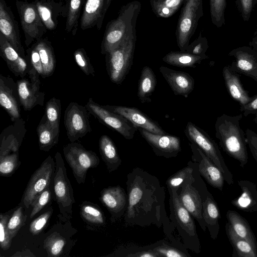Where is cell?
<instances>
[{
    "mask_svg": "<svg viewBox=\"0 0 257 257\" xmlns=\"http://www.w3.org/2000/svg\"><path fill=\"white\" fill-rule=\"evenodd\" d=\"M128 205L124 214L126 225L163 226L167 231L172 225L165 208V192L158 179L141 168H134L126 182Z\"/></svg>",
    "mask_w": 257,
    "mask_h": 257,
    "instance_id": "6da1fadb",
    "label": "cell"
},
{
    "mask_svg": "<svg viewBox=\"0 0 257 257\" xmlns=\"http://www.w3.org/2000/svg\"><path fill=\"white\" fill-rule=\"evenodd\" d=\"M242 114H222L215 124V137L220 147L228 156L238 161L242 168L248 162L245 133L240 126Z\"/></svg>",
    "mask_w": 257,
    "mask_h": 257,
    "instance_id": "7a4b0ae2",
    "label": "cell"
},
{
    "mask_svg": "<svg viewBox=\"0 0 257 257\" xmlns=\"http://www.w3.org/2000/svg\"><path fill=\"white\" fill-rule=\"evenodd\" d=\"M141 4L134 1L123 6L117 18L108 23L101 45V53L106 55L116 48L125 37L136 29Z\"/></svg>",
    "mask_w": 257,
    "mask_h": 257,
    "instance_id": "3957f363",
    "label": "cell"
},
{
    "mask_svg": "<svg viewBox=\"0 0 257 257\" xmlns=\"http://www.w3.org/2000/svg\"><path fill=\"white\" fill-rule=\"evenodd\" d=\"M27 130L21 117L6 127L0 136V174L8 177L20 166L19 149Z\"/></svg>",
    "mask_w": 257,
    "mask_h": 257,
    "instance_id": "277c9868",
    "label": "cell"
},
{
    "mask_svg": "<svg viewBox=\"0 0 257 257\" xmlns=\"http://www.w3.org/2000/svg\"><path fill=\"white\" fill-rule=\"evenodd\" d=\"M168 190L170 194V221L182 238L184 247L199 253L200 243L193 217L180 202L177 190Z\"/></svg>",
    "mask_w": 257,
    "mask_h": 257,
    "instance_id": "5b68a950",
    "label": "cell"
},
{
    "mask_svg": "<svg viewBox=\"0 0 257 257\" xmlns=\"http://www.w3.org/2000/svg\"><path fill=\"white\" fill-rule=\"evenodd\" d=\"M136 41L135 29L105 55L107 72L112 82L121 84L128 73L133 64Z\"/></svg>",
    "mask_w": 257,
    "mask_h": 257,
    "instance_id": "8992f818",
    "label": "cell"
},
{
    "mask_svg": "<svg viewBox=\"0 0 257 257\" xmlns=\"http://www.w3.org/2000/svg\"><path fill=\"white\" fill-rule=\"evenodd\" d=\"M55 158L56 165L53 178L54 199L58 205L60 218L66 221L72 218V207L75 201L61 154L57 152Z\"/></svg>",
    "mask_w": 257,
    "mask_h": 257,
    "instance_id": "52a82bcc",
    "label": "cell"
},
{
    "mask_svg": "<svg viewBox=\"0 0 257 257\" xmlns=\"http://www.w3.org/2000/svg\"><path fill=\"white\" fill-rule=\"evenodd\" d=\"M184 133L190 142L197 146L222 173L228 185L233 184V175L228 168L216 142L203 130L191 121H188Z\"/></svg>",
    "mask_w": 257,
    "mask_h": 257,
    "instance_id": "ba28073f",
    "label": "cell"
},
{
    "mask_svg": "<svg viewBox=\"0 0 257 257\" xmlns=\"http://www.w3.org/2000/svg\"><path fill=\"white\" fill-rule=\"evenodd\" d=\"M178 19L176 36L180 51H184L203 16V0H185Z\"/></svg>",
    "mask_w": 257,
    "mask_h": 257,
    "instance_id": "9c48e42d",
    "label": "cell"
},
{
    "mask_svg": "<svg viewBox=\"0 0 257 257\" xmlns=\"http://www.w3.org/2000/svg\"><path fill=\"white\" fill-rule=\"evenodd\" d=\"M65 160L78 184L84 183L89 169L98 166L100 160L95 153L86 150L81 144L71 142L63 148Z\"/></svg>",
    "mask_w": 257,
    "mask_h": 257,
    "instance_id": "30bf717a",
    "label": "cell"
},
{
    "mask_svg": "<svg viewBox=\"0 0 257 257\" xmlns=\"http://www.w3.org/2000/svg\"><path fill=\"white\" fill-rule=\"evenodd\" d=\"M16 6L24 32L27 47L35 40L41 39L46 32V28L42 22L35 3L17 0Z\"/></svg>",
    "mask_w": 257,
    "mask_h": 257,
    "instance_id": "8fae6325",
    "label": "cell"
},
{
    "mask_svg": "<svg viewBox=\"0 0 257 257\" xmlns=\"http://www.w3.org/2000/svg\"><path fill=\"white\" fill-rule=\"evenodd\" d=\"M55 162L49 156L31 176L24 192L22 206L28 209L35 198L50 186L55 170Z\"/></svg>",
    "mask_w": 257,
    "mask_h": 257,
    "instance_id": "7c38bea8",
    "label": "cell"
},
{
    "mask_svg": "<svg viewBox=\"0 0 257 257\" xmlns=\"http://www.w3.org/2000/svg\"><path fill=\"white\" fill-rule=\"evenodd\" d=\"M85 106L88 111L100 122L112 128L125 139L131 140L134 137L138 128L123 116L104 108L91 98Z\"/></svg>",
    "mask_w": 257,
    "mask_h": 257,
    "instance_id": "4fadbf2b",
    "label": "cell"
},
{
    "mask_svg": "<svg viewBox=\"0 0 257 257\" xmlns=\"http://www.w3.org/2000/svg\"><path fill=\"white\" fill-rule=\"evenodd\" d=\"M39 75L32 66L28 77L16 82L20 103L25 110H31L38 105H44L45 94L40 90Z\"/></svg>",
    "mask_w": 257,
    "mask_h": 257,
    "instance_id": "5bb4252c",
    "label": "cell"
},
{
    "mask_svg": "<svg viewBox=\"0 0 257 257\" xmlns=\"http://www.w3.org/2000/svg\"><path fill=\"white\" fill-rule=\"evenodd\" d=\"M64 123L69 140L74 142L91 131L86 106L70 102L65 111Z\"/></svg>",
    "mask_w": 257,
    "mask_h": 257,
    "instance_id": "9a60e30c",
    "label": "cell"
},
{
    "mask_svg": "<svg viewBox=\"0 0 257 257\" xmlns=\"http://www.w3.org/2000/svg\"><path fill=\"white\" fill-rule=\"evenodd\" d=\"M138 130L157 156L176 157L181 151L180 139L178 137L156 134L141 127Z\"/></svg>",
    "mask_w": 257,
    "mask_h": 257,
    "instance_id": "2e32d148",
    "label": "cell"
},
{
    "mask_svg": "<svg viewBox=\"0 0 257 257\" xmlns=\"http://www.w3.org/2000/svg\"><path fill=\"white\" fill-rule=\"evenodd\" d=\"M192 160L197 164L200 174L211 186L222 191L225 179L220 170L195 144L191 143Z\"/></svg>",
    "mask_w": 257,
    "mask_h": 257,
    "instance_id": "e0dca14e",
    "label": "cell"
},
{
    "mask_svg": "<svg viewBox=\"0 0 257 257\" xmlns=\"http://www.w3.org/2000/svg\"><path fill=\"white\" fill-rule=\"evenodd\" d=\"M194 180L193 174L178 190L177 193L181 203L197 220L202 229L206 231V227L202 216V199L199 191L192 185Z\"/></svg>",
    "mask_w": 257,
    "mask_h": 257,
    "instance_id": "ac0fdd59",
    "label": "cell"
},
{
    "mask_svg": "<svg viewBox=\"0 0 257 257\" xmlns=\"http://www.w3.org/2000/svg\"><path fill=\"white\" fill-rule=\"evenodd\" d=\"M0 32L17 52L26 59L18 22L5 0H0Z\"/></svg>",
    "mask_w": 257,
    "mask_h": 257,
    "instance_id": "d6986e66",
    "label": "cell"
},
{
    "mask_svg": "<svg viewBox=\"0 0 257 257\" xmlns=\"http://www.w3.org/2000/svg\"><path fill=\"white\" fill-rule=\"evenodd\" d=\"M100 200L109 212L112 222L120 218L125 213L128 205V196L120 186L104 188L100 193Z\"/></svg>",
    "mask_w": 257,
    "mask_h": 257,
    "instance_id": "ffe728a7",
    "label": "cell"
},
{
    "mask_svg": "<svg viewBox=\"0 0 257 257\" xmlns=\"http://www.w3.org/2000/svg\"><path fill=\"white\" fill-rule=\"evenodd\" d=\"M0 104L14 122L21 118L20 107L17 82L10 76L0 75Z\"/></svg>",
    "mask_w": 257,
    "mask_h": 257,
    "instance_id": "44dd1931",
    "label": "cell"
},
{
    "mask_svg": "<svg viewBox=\"0 0 257 257\" xmlns=\"http://www.w3.org/2000/svg\"><path fill=\"white\" fill-rule=\"evenodd\" d=\"M102 106L113 112L123 116L137 128L141 127L156 134H167L158 123L137 108L109 105Z\"/></svg>",
    "mask_w": 257,
    "mask_h": 257,
    "instance_id": "7402d4cb",
    "label": "cell"
},
{
    "mask_svg": "<svg viewBox=\"0 0 257 257\" xmlns=\"http://www.w3.org/2000/svg\"><path fill=\"white\" fill-rule=\"evenodd\" d=\"M0 54L16 76L24 78L27 76L32 66L29 59L22 57L1 32Z\"/></svg>",
    "mask_w": 257,
    "mask_h": 257,
    "instance_id": "603a6c76",
    "label": "cell"
},
{
    "mask_svg": "<svg viewBox=\"0 0 257 257\" xmlns=\"http://www.w3.org/2000/svg\"><path fill=\"white\" fill-rule=\"evenodd\" d=\"M234 60L229 65L239 74L250 78L257 65V51L250 46H242L232 50L228 53Z\"/></svg>",
    "mask_w": 257,
    "mask_h": 257,
    "instance_id": "cb8c5ba5",
    "label": "cell"
},
{
    "mask_svg": "<svg viewBox=\"0 0 257 257\" xmlns=\"http://www.w3.org/2000/svg\"><path fill=\"white\" fill-rule=\"evenodd\" d=\"M159 71L174 94L187 98L194 88L195 80L189 73L162 66Z\"/></svg>",
    "mask_w": 257,
    "mask_h": 257,
    "instance_id": "d4e9b609",
    "label": "cell"
},
{
    "mask_svg": "<svg viewBox=\"0 0 257 257\" xmlns=\"http://www.w3.org/2000/svg\"><path fill=\"white\" fill-rule=\"evenodd\" d=\"M34 3L40 18L48 30H53L56 28L60 17H67V4L55 0H35Z\"/></svg>",
    "mask_w": 257,
    "mask_h": 257,
    "instance_id": "484cf974",
    "label": "cell"
},
{
    "mask_svg": "<svg viewBox=\"0 0 257 257\" xmlns=\"http://www.w3.org/2000/svg\"><path fill=\"white\" fill-rule=\"evenodd\" d=\"M106 0H86L80 20V27L85 30L96 26L101 28L104 18V9Z\"/></svg>",
    "mask_w": 257,
    "mask_h": 257,
    "instance_id": "4316f807",
    "label": "cell"
},
{
    "mask_svg": "<svg viewBox=\"0 0 257 257\" xmlns=\"http://www.w3.org/2000/svg\"><path fill=\"white\" fill-rule=\"evenodd\" d=\"M222 75L226 88L230 96L240 106L247 103L251 99L248 92L243 88L239 74L233 71L230 66H225L222 70Z\"/></svg>",
    "mask_w": 257,
    "mask_h": 257,
    "instance_id": "83f0119b",
    "label": "cell"
},
{
    "mask_svg": "<svg viewBox=\"0 0 257 257\" xmlns=\"http://www.w3.org/2000/svg\"><path fill=\"white\" fill-rule=\"evenodd\" d=\"M238 184L241 194L231 201V204L238 209L246 212L257 211V186L248 180H239Z\"/></svg>",
    "mask_w": 257,
    "mask_h": 257,
    "instance_id": "f1b7e54d",
    "label": "cell"
},
{
    "mask_svg": "<svg viewBox=\"0 0 257 257\" xmlns=\"http://www.w3.org/2000/svg\"><path fill=\"white\" fill-rule=\"evenodd\" d=\"M202 216L211 238L216 239L219 230L220 214L217 204L210 193L202 199Z\"/></svg>",
    "mask_w": 257,
    "mask_h": 257,
    "instance_id": "f546056e",
    "label": "cell"
},
{
    "mask_svg": "<svg viewBox=\"0 0 257 257\" xmlns=\"http://www.w3.org/2000/svg\"><path fill=\"white\" fill-rule=\"evenodd\" d=\"M39 149L41 151H50L58 142L60 127L51 125L45 114L42 117L37 128Z\"/></svg>",
    "mask_w": 257,
    "mask_h": 257,
    "instance_id": "4dcf8cb0",
    "label": "cell"
},
{
    "mask_svg": "<svg viewBox=\"0 0 257 257\" xmlns=\"http://www.w3.org/2000/svg\"><path fill=\"white\" fill-rule=\"evenodd\" d=\"M99 150L108 172L111 173L117 170L121 165L122 161L115 144L108 136L103 135L100 138Z\"/></svg>",
    "mask_w": 257,
    "mask_h": 257,
    "instance_id": "1f68e13d",
    "label": "cell"
},
{
    "mask_svg": "<svg viewBox=\"0 0 257 257\" xmlns=\"http://www.w3.org/2000/svg\"><path fill=\"white\" fill-rule=\"evenodd\" d=\"M225 230L233 247V257H257V247L238 236L228 222L226 223Z\"/></svg>",
    "mask_w": 257,
    "mask_h": 257,
    "instance_id": "d6a6232c",
    "label": "cell"
},
{
    "mask_svg": "<svg viewBox=\"0 0 257 257\" xmlns=\"http://www.w3.org/2000/svg\"><path fill=\"white\" fill-rule=\"evenodd\" d=\"M226 216L228 223L234 232L240 237L250 242L257 247L256 237L247 220L238 212L229 210Z\"/></svg>",
    "mask_w": 257,
    "mask_h": 257,
    "instance_id": "836d02e7",
    "label": "cell"
},
{
    "mask_svg": "<svg viewBox=\"0 0 257 257\" xmlns=\"http://www.w3.org/2000/svg\"><path fill=\"white\" fill-rule=\"evenodd\" d=\"M157 84L156 75L149 66H144L141 73L138 83L137 95L141 103L152 101L150 96L154 91Z\"/></svg>",
    "mask_w": 257,
    "mask_h": 257,
    "instance_id": "e575fe53",
    "label": "cell"
},
{
    "mask_svg": "<svg viewBox=\"0 0 257 257\" xmlns=\"http://www.w3.org/2000/svg\"><path fill=\"white\" fill-rule=\"evenodd\" d=\"M208 56L195 55L185 51H172L167 53L162 59L165 63L178 67H195L201 61L207 59Z\"/></svg>",
    "mask_w": 257,
    "mask_h": 257,
    "instance_id": "d590c367",
    "label": "cell"
},
{
    "mask_svg": "<svg viewBox=\"0 0 257 257\" xmlns=\"http://www.w3.org/2000/svg\"><path fill=\"white\" fill-rule=\"evenodd\" d=\"M33 46L38 51L41 58L44 70L43 78L52 75L55 69L56 60L51 43L47 39H40Z\"/></svg>",
    "mask_w": 257,
    "mask_h": 257,
    "instance_id": "8d00e7d4",
    "label": "cell"
},
{
    "mask_svg": "<svg viewBox=\"0 0 257 257\" xmlns=\"http://www.w3.org/2000/svg\"><path fill=\"white\" fill-rule=\"evenodd\" d=\"M80 215L89 225L100 226L105 224V216L101 208L95 204L85 201L80 206Z\"/></svg>",
    "mask_w": 257,
    "mask_h": 257,
    "instance_id": "74e56055",
    "label": "cell"
},
{
    "mask_svg": "<svg viewBox=\"0 0 257 257\" xmlns=\"http://www.w3.org/2000/svg\"><path fill=\"white\" fill-rule=\"evenodd\" d=\"M185 0H150L154 13L157 17L167 18L179 9Z\"/></svg>",
    "mask_w": 257,
    "mask_h": 257,
    "instance_id": "f35d334b",
    "label": "cell"
},
{
    "mask_svg": "<svg viewBox=\"0 0 257 257\" xmlns=\"http://www.w3.org/2000/svg\"><path fill=\"white\" fill-rule=\"evenodd\" d=\"M85 0H68L65 30L75 36L78 26L79 18L82 5Z\"/></svg>",
    "mask_w": 257,
    "mask_h": 257,
    "instance_id": "ab89813d",
    "label": "cell"
},
{
    "mask_svg": "<svg viewBox=\"0 0 257 257\" xmlns=\"http://www.w3.org/2000/svg\"><path fill=\"white\" fill-rule=\"evenodd\" d=\"M195 163L190 161L188 166L179 170L169 177L166 181L168 189L178 190L182 185L193 176Z\"/></svg>",
    "mask_w": 257,
    "mask_h": 257,
    "instance_id": "60d3db41",
    "label": "cell"
},
{
    "mask_svg": "<svg viewBox=\"0 0 257 257\" xmlns=\"http://www.w3.org/2000/svg\"><path fill=\"white\" fill-rule=\"evenodd\" d=\"M66 240L60 233L54 232L44 241V248L49 256H59L63 252Z\"/></svg>",
    "mask_w": 257,
    "mask_h": 257,
    "instance_id": "b9f144b4",
    "label": "cell"
},
{
    "mask_svg": "<svg viewBox=\"0 0 257 257\" xmlns=\"http://www.w3.org/2000/svg\"><path fill=\"white\" fill-rule=\"evenodd\" d=\"M61 105L59 99L52 97L46 104L45 115L49 123L56 127H60Z\"/></svg>",
    "mask_w": 257,
    "mask_h": 257,
    "instance_id": "7bdbcfd3",
    "label": "cell"
},
{
    "mask_svg": "<svg viewBox=\"0 0 257 257\" xmlns=\"http://www.w3.org/2000/svg\"><path fill=\"white\" fill-rule=\"evenodd\" d=\"M23 207L22 205H20L17 207L9 218L7 228L12 239L24 225L26 220L27 215L24 214Z\"/></svg>",
    "mask_w": 257,
    "mask_h": 257,
    "instance_id": "ee69618b",
    "label": "cell"
},
{
    "mask_svg": "<svg viewBox=\"0 0 257 257\" xmlns=\"http://www.w3.org/2000/svg\"><path fill=\"white\" fill-rule=\"evenodd\" d=\"M226 0H210V12L212 24L217 28L225 24Z\"/></svg>",
    "mask_w": 257,
    "mask_h": 257,
    "instance_id": "f6af8a7d",
    "label": "cell"
},
{
    "mask_svg": "<svg viewBox=\"0 0 257 257\" xmlns=\"http://www.w3.org/2000/svg\"><path fill=\"white\" fill-rule=\"evenodd\" d=\"M159 242L152 249L158 255L159 257H190L187 251H183L180 248L167 245L162 241Z\"/></svg>",
    "mask_w": 257,
    "mask_h": 257,
    "instance_id": "bcb514c9",
    "label": "cell"
},
{
    "mask_svg": "<svg viewBox=\"0 0 257 257\" xmlns=\"http://www.w3.org/2000/svg\"><path fill=\"white\" fill-rule=\"evenodd\" d=\"M12 213H1L0 215V246L3 250H7L11 246V238L7 228V224Z\"/></svg>",
    "mask_w": 257,
    "mask_h": 257,
    "instance_id": "7dc6e473",
    "label": "cell"
},
{
    "mask_svg": "<svg viewBox=\"0 0 257 257\" xmlns=\"http://www.w3.org/2000/svg\"><path fill=\"white\" fill-rule=\"evenodd\" d=\"M74 58L79 68L86 75L94 76V68L83 48H79L75 50L74 53Z\"/></svg>",
    "mask_w": 257,
    "mask_h": 257,
    "instance_id": "c3c4849f",
    "label": "cell"
},
{
    "mask_svg": "<svg viewBox=\"0 0 257 257\" xmlns=\"http://www.w3.org/2000/svg\"><path fill=\"white\" fill-rule=\"evenodd\" d=\"M208 48L207 40L200 32L197 38L189 44L184 51L197 56H206Z\"/></svg>",
    "mask_w": 257,
    "mask_h": 257,
    "instance_id": "681fc988",
    "label": "cell"
},
{
    "mask_svg": "<svg viewBox=\"0 0 257 257\" xmlns=\"http://www.w3.org/2000/svg\"><path fill=\"white\" fill-rule=\"evenodd\" d=\"M51 197V192L49 187L46 188L39 194L31 203L32 209L30 218H32L49 202Z\"/></svg>",
    "mask_w": 257,
    "mask_h": 257,
    "instance_id": "f907efd6",
    "label": "cell"
},
{
    "mask_svg": "<svg viewBox=\"0 0 257 257\" xmlns=\"http://www.w3.org/2000/svg\"><path fill=\"white\" fill-rule=\"evenodd\" d=\"M52 211L53 208H51L32 221L29 227L31 233L34 235L40 233L47 224Z\"/></svg>",
    "mask_w": 257,
    "mask_h": 257,
    "instance_id": "816d5d0a",
    "label": "cell"
},
{
    "mask_svg": "<svg viewBox=\"0 0 257 257\" xmlns=\"http://www.w3.org/2000/svg\"><path fill=\"white\" fill-rule=\"evenodd\" d=\"M257 0H236V5L244 21H249Z\"/></svg>",
    "mask_w": 257,
    "mask_h": 257,
    "instance_id": "f5cc1de1",
    "label": "cell"
},
{
    "mask_svg": "<svg viewBox=\"0 0 257 257\" xmlns=\"http://www.w3.org/2000/svg\"><path fill=\"white\" fill-rule=\"evenodd\" d=\"M28 50L30 52L29 59L32 66L43 77L44 75V70L38 51L34 47V46H33V47Z\"/></svg>",
    "mask_w": 257,
    "mask_h": 257,
    "instance_id": "db71d44e",
    "label": "cell"
},
{
    "mask_svg": "<svg viewBox=\"0 0 257 257\" xmlns=\"http://www.w3.org/2000/svg\"><path fill=\"white\" fill-rule=\"evenodd\" d=\"M245 137L246 144L257 163V134L252 130L247 128L245 131Z\"/></svg>",
    "mask_w": 257,
    "mask_h": 257,
    "instance_id": "11a10c76",
    "label": "cell"
},
{
    "mask_svg": "<svg viewBox=\"0 0 257 257\" xmlns=\"http://www.w3.org/2000/svg\"><path fill=\"white\" fill-rule=\"evenodd\" d=\"M240 111L243 114L247 116L249 114H257V94L251 97L250 100L246 104L240 106Z\"/></svg>",
    "mask_w": 257,
    "mask_h": 257,
    "instance_id": "9f6ffc18",
    "label": "cell"
},
{
    "mask_svg": "<svg viewBox=\"0 0 257 257\" xmlns=\"http://www.w3.org/2000/svg\"><path fill=\"white\" fill-rule=\"evenodd\" d=\"M126 257H159L158 255L152 249L138 250L135 252L128 253L125 255Z\"/></svg>",
    "mask_w": 257,
    "mask_h": 257,
    "instance_id": "6f0895ef",
    "label": "cell"
},
{
    "mask_svg": "<svg viewBox=\"0 0 257 257\" xmlns=\"http://www.w3.org/2000/svg\"><path fill=\"white\" fill-rule=\"evenodd\" d=\"M249 46L257 51V34L250 41Z\"/></svg>",
    "mask_w": 257,
    "mask_h": 257,
    "instance_id": "680465c9",
    "label": "cell"
},
{
    "mask_svg": "<svg viewBox=\"0 0 257 257\" xmlns=\"http://www.w3.org/2000/svg\"><path fill=\"white\" fill-rule=\"evenodd\" d=\"M112 0H106V2L104 7L103 14L105 16L107 10H108Z\"/></svg>",
    "mask_w": 257,
    "mask_h": 257,
    "instance_id": "91938a15",
    "label": "cell"
},
{
    "mask_svg": "<svg viewBox=\"0 0 257 257\" xmlns=\"http://www.w3.org/2000/svg\"><path fill=\"white\" fill-rule=\"evenodd\" d=\"M251 78L253 79L254 80L257 82V65L255 70L252 74Z\"/></svg>",
    "mask_w": 257,
    "mask_h": 257,
    "instance_id": "94428289",
    "label": "cell"
},
{
    "mask_svg": "<svg viewBox=\"0 0 257 257\" xmlns=\"http://www.w3.org/2000/svg\"><path fill=\"white\" fill-rule=\"evenodd\" d=\"M253 121L255 122V123L257 124V114H255V116L253 119Z\"/></svg>",
    "mask_w": 257,
    "mask_h": 257,
    "instance_id": "6125c7cd",
    "label": "cell"
}]
</instances>
